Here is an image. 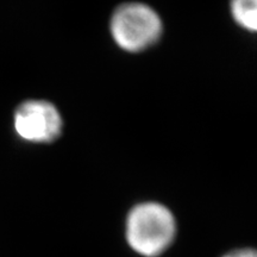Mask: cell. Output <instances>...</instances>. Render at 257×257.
Here are the masks:
<instances>
[{"instance_id":"6da1fadb","label":"cell","mask_w":257,"mask_h":257,"mask_svg":"<svg viewBox=\"0 0 257 257\" xmlns=\"http://www.w3.org/2000/svg\"><path fill=\"white\" fill-rule=\"evenodd\" d=\"M176 221L168 208L157 202H143L128 212L125 237L135 252L159 257L174 242Z\"/></svg>"},{"instance_id":"7a4b0ae2","label":"cell","mask_w":257,"mask_h":257,"mask_svg":"<svg viewBox=\"0 0 257 257\" xmlns=\"http://www.w3.org/2000/svg\"><path fill=\"white\" fill-rule=\"evenodd\" d=\"M110 30L121 49L138 53L160 40L163 25L154 9L142 3H126L115 9L111 17Z\"/></svg>"},{"instance_id":"3957f363","label":"cell","mask_w":257,"mask_h":257,"mask_svg":"<svg viewBox=\"0 0 257 257\" xmlns=\"http://www.w3.org/2000/svg\"><path fill=\"white\" fill-rule=\"evenodd\" d=\"M15 127L19 137L34 143H50L62 131V118L53 104L30 100L22 104L15 113Z\"/></svg>"},{"instance_id":"277c9868","label":"cell","mask_w":257,"mask_h":257,"mask_svg":"<svg viewBox=\"0 0 257 257\" xmlns=\"http://www.w3.org/2000/svg\"><path fill=\"white\" fill-rule=\"evenodd\" d=\"M230 10L240 28L257 34V0H231Z\"/></svg>"},{"instance_id":"5b68a950","label":"cell","mask_w":257,"mask_h":257,"mask_svg":"<svg viewBox=\"0 0 257 257\" xmlns=\"http://www.w3.org/2000/svg\"><path fill=\"white\" fill-rule=\"evenodd\" d=\"M223 257H257V250L251 248L236 249L225 253Z\"/></svg>"}]
</instances>
